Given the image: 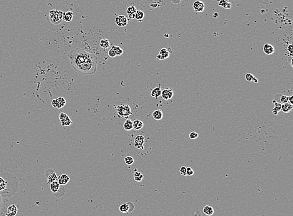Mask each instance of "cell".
Instances as JSON below:
<instances>
[{
    "mask_svg": "<svg viewBox=\"0 0 293 216\" xmlns=\"http://www.w3.org/2000/svg\"><path fill=\"white\" fill-rule=\"evenodd\" d=\"M6 186L7 182L3 177H0V191H4L6 188Z\"/></svg>",
    "mask_w": 293,
    "mask_h": 216,
    "instance_id": "83f0119b",
    "label": "cell"
},
{
    "mask_svg": "<svg viewBox=\"0 0 293 216\" xmlns=\"http://www.w3.org/2000/svg\"><path fill=\"white\" fill-rule=\"evenodd\" d=\"M292 63H293V59H291V66H292V67L293 66Z\"/></svg>",
    "mask_w": 293,
    "mask_h": 216,
    "instance_id": "bcb514c9",
    "label": "cell"
},
{
    "mask_svg": "<svg viewBox=\"0 0 293 216\" xmlns=\"http://www.w3.org/2000/svg\"><path fill=\"white\" fill-rule=\"evenodd\" d=\"M179 1H181V0H179Z\"/></svg>",
    "mask_w": 293,
    "mask_h": 216,
    "instance_id": "7dc6e473",
    "label": "cell"
},
{
    "mask_svg": "<svg viewBox=\"0 0 293 216\" xmlns=\"http://www.w3.org/2000/svg\"><path fill=\"white\" fill-rule=\"evenodd\" d=\"M143 175L141 172L136 171L134 173V179L135 181L136 182H141L143 179Z\"/></svg>",
    "mask_w": 293,
    "mask_h": 216,
    "instance_id": "4316f807",
    "label": "cell"
},
{
    "mask_svg": "<svg viewBox=\"0 0 293 216\" xmlns=\"http://www.w3.org/2000/svg\"><path fill=\"white\" fill-rule=\"evenodd\" d=\"M111 49L115 51L116 56H121L123 53V50L120 47H119V46H112L111 47Z\"/></svg>",
    "mask_w": 293,
    "mask_h": 216,
    "instance_id": "484cf974",
    "label": "cell"
},
{
    "mask_svg": "<svg viewBox=\"0 0 293 216\" xmlns=\"http://www.w3.org/2000/svg\"><path fill=\"white\" fill-rule=\"evenodd\" d=\"M252 81H253V83H258V78H256L255 76H254L253 79H252Z\"/></svg>",
    "mask_w": 293,
    "mask_h": 216,
    "instance_id": "ee69618b",
    "label": "cell"
},
{
    "mask_svg": "<svg viewBox=\"0 0 293 216\" xmlns=\"http://www.w3.org/2000/svg\"><path fill=\"white\" fill-rule=\"evenodd\" d=\"M161 89L160 87H156L154 88L151 92V96L155 98H158V97L161 95Z\"/></svg>",
    "mask_w": 293,
    "mask_h": 216,
    "instance_id": "ac0fdd59",
    "label": "cell"
},
{
    "mask_svg": "<svg viewBox=\"0 0 293 216\" xmlns=\"http://www.w3.org/2000/svg\"><path fill=\"white\" fill-rule=\"evenodd\" d=\"M45 176L46 178H47L48 184H50L51 182L57 181L58 177L56 176V174L55 173L54 171L53 170V169H48V170H46V171L45 172Z\"/></svg>",
    "mask_w": 293,
    "mask_h": 216,
    "instance_id": "8992f818",
    "label": "cell"
},
{
    "mask_svg": "<svg viewBox=\"0 0 293 216\" xmlns=\"http://www.w3.org/2000/svg\"><path fill=\"white\" fill-rule=\"evenodd\" d=\"M186 174L187 176H192L194 174V171L191 167H186Z\"/></svg>",
    "mask_w": 293,
    "mask_h": 216,
    "instance_id": "8d00e7d4",
    "label": "cell"
},
{
    "mask_svg": "<svg viewBox=\"0 0 293 216\" xmlns=\"http://www.w3.org/2000/svg\"><path fill=\"white\" fill-rule=\"evenodd\" d=\"M293 109V106L292 104H290L289 102H286V103L282 104L281 106V111L283 112L284 113H287L291 110Z\"/></svg>",
    "mask_w": 293,
    "mask_h": 216,
    "instance_id": "e0dca14e",
    "label": "cell"
},
{
    "mask_svg": "<svg viewBox=\"0 0 293 216\" xmlns=\"http://www.w3.org/2000/svg\"><path fill=\"white\" fill-rule=\"evenodd\" d=\"M51 105H52L53 107L59 109V105L57 99H53L52 101H51Z\"/></svg>",
    "mask_w": 293,
    "mask_h": 216,
    "instance_id": "74e56055",
    "label": "cell"
},
{
    "mask_svg": "<svg viewBox=\"0 0 293 216\" xmlns=\"http://www.w3.org/2000/svg\"><path fill=\"white\" fill-rule=\"evenodd\" d=\"M292 99H293V96H292L288 97V102H289V103H290V104H293Z\"/></svg>",
    "mask_w": 293,
    "mask_h": 216,
    "instance_id": "7bdbcfd3",
    "label": "cell"
},
{
    "mask_svg": "<svg viewBox=\"0 0 293 216\" xmlns=\"http://www.w3.org/2000/svg\"><path fill=\"white\" fill-rule=\"evenodd\" d=\"M135 209V205L131 202H128L121 204L120 206V210L122 213L131 212Z\"/></svg>",
    "mask_w": 293,
    "mask_h": 216,
    "instance_id": "277c9868",
    "label": "cell"
},
{
    "mask_svg": "<svg viewBox=\"0 0 293 216\" xmlns=\"http://www.w3.org/2000/svg\"><path fill=\"white\" fill-rule=\"evenodd\" d=\"M169 53L168 49L166 48H162L160 51H159V54L157 56L156 59L158 60H163L164 59L168 58L169 56Z\"/></svg>",
    "mask_w": 293,
    "mask_h": 216,
    "instance_id": "8fae6325",
    "label": "cell"
},
{
    "mask_svg": "<svg viewBox=\"0 0 293 216\" xmlns=\"http://www.w3.org/2000/svg\"><path fill=\"white\" fill-rule=\"evenodd\" d=\"M116 24L121 27H124L128 24V19L124 15H119L115 19Z\"/></svg>",
    "mask_w": 293,
    "mask_h": 216,
    "instance_id": "ba28073f",
    "label": "cell"
},
{
    "mask_svg": "<svg viewBox=\"0 0 293 216\" xmlns=\"http://www.w3.org/2000/svg\"><path fill=\"white\" fill-rule=\"evenodd\" d=\"M292 49H293V46L292 44H291L288 46V48H287V50H288V51L289 52L291 56H292Z\"/></svg>",
    "mask_w": 293,
    "mask_h": 216,
    "instance_id": "b9f144b4",
    "label": "cell"
},
{
    "mask_svg": "<svg viewBox=\"0 0 293 216\" xmlns=\"http://www.w3.org/2000/svg\"><path fill=\"white\" fill-rule=\"evenodd\" d=\"M8 207V200L0 195V216H5Z\"/></svg>",
    "mask_w": 293,
    "mask_h": 216,
    "instance_id": "5b68a950",
    "label": "cell"
},
{
    "mask_svg": "<svg viewBox=\"0 0 293 216\" xmlns=\"http://www.w3.org/2000/svg\"><path fill=\"white\" fill-rule=\"evenodd\" d=\"M70 64L77 73L82 74H95L97 59L95 54L81 48H75L68 54Z\"/></svg>",
    "mask_w": 293,
    "mask_h": 216,
    "instance_id": "6da1fadb",
    "label": "cell"
},
{
    "mask_svg": "<svg viewBox=\"0 0 293 216\" xmlns=\"http://www.w3.org/2000/svg\"><path fill=\"white\" fill-rule=\"evenodd\" d=\"M61 124L63 127L69 126L72 124V121L71 120L69 117L68 116L67 117H65L64 119L61 120Z\"/></svg>",
    "mask_w": 293,
    "mask_h": 216,
    "instance_id": "cb8c5ba5",
    "label": "cell"
},
{
    "mask_svg": "<svg viewBox=\"0 0 293 216\" xmlns=\"http://www.w3.org/2000/svg\"><path fill=\"white\" fill-rule=\"evenodd\" d=\"M253 77H254L253 74L248 73H246V74L245 76V78H246V80L247 81L251 82V81H252V79H253Z\"/></svg>",
    "mask_w": 293,
    "mask_h": 216,
    "instance_id": "d6a6232c",
    "label": "cell"
},
{
    "mask_svg": "<svg viewBox=\"0 0 293 216\" xmlns=\"http://www.w3.org/2000/svg\"><path fill=\"white\" fill-rule=\"evenodd\" d=\"M18 208L14 204H11L8 207L5 216H15L16 215Z\"/></svg>",
    "mask_w": 293,
    "mask_h": 216,
    "instance_id": "30bf717a",
    "label": "cell"
},
{
    "mask_svg": "<svg viewBox=\"0 0 293 216\" xmlns=\"http://www.w3.org/2000/svg\"><path fill=\"white\" fill-rule=\"evenodd\" d=\"M163 112L160 109L155 110L153 112V117L155 120L159 121L161 120L163 118Z\"/></svg>",
    "mask_w": 293,
    "mask_h": 216,
    "instance_id": "d6986e66",
    "label": "cell"
},
{
    "mask_svg": "<svg viewBox=\"0 0 293 216\" xmlns=\"http://www.w3.org/2000/svg\"><path fill=\"white\" fill-rule=\"evenodd\" d=\"M69 180H70V178L68 176V175L62 174L58 177L57 181L58 182V183L60 185H61V186H63V185L67 184L69 182Z\"/></svg>",
    "mask_w": 293,
    "mask_h": 216,
    "instance_id": "4fadbf2b",
    "label": "cell"
},
{
    "mask_svg": "<svg viewBox=\"0 0 293 216\" xmlns=\"http://www.w3.org/2000/svg\"><path fill=\"white\" fill-rule=\"evenodd\" d=\"M145 143V137L142 135H138L135 139V146L138 149H143Z\"/></svg>",
    "mask_w": 293,
    "mask_h": 216,
    "instance_id": "52a82bcc",
    "label": "cell"
},
{
    "mask_svg": "<svg viewBox=\"0 0 293 216\" xmlns=\"http://www.w3.org/2000/svg\"><path fill=\"white\" fill-rule=\"evenodd\" d=\"M125 162L127 165H132L134 163V159L131 156H127L125 158Z\"/></svg>",
    "mask_w": 293,
    "mask_h": 216,
    "instance_id": "4dcf8cb0",
    "label": "cell"
},
{
    "mask_svg": "<svg viewBox=\"0 0 293 216\" xmlns=\"http://www.w3.org/2000/svg\"><path fill=\"white\" fill-rule=\"evenodd\" d=\"M286 114H288V116H286L287 117V118L289 120H292V118H293V116H292V110H291V111H289V112H287V113H286Z\"/></svg>",
    "mask_w": 293,
    "mask_h": 216,
    "instance_id": "60d3db41",
    "label": "cell"
},
{
    "mask_svg": "<svg viewBox=\"0 0 293 216\" xmlns=\"http://www.w3.org/2000/svg\"><path fill=\"white\" fill-rule=\"evenodd\" d=\"M272 113H273V114H275V115H277V113H278V111H277L276 109H275L274 108H273V109H272Z\"/></svg>",
    "mask_w": 293,
    "mask_h": 216,
    "instance_id": "f6af8a7d",
    "label": "cell"
},
{
    "mask_svg": "<svg viewBox=\"0 0 293 216\" xmlns=\"http://www.w3.org/2000/svg\"><path fill=\"white\" fill-rule=\"evenodd\" d=\"M198 136H199L198 134L196 132H191L189 134V138L191 139H195L198 137Z\"/></svg>",
    "mask_w": 293,
    "mask_h": 216,
    "instance_id": "836d02e7",
    "label": "cell"
},
{
    "mask_svg": "<svg viewBox=\"0 0 293 216\" xmlns=\"http://www.w3.org/2000/svg\"><path fill=\"white\" fill-rule=\"evenodd\" d=\"M144 17H145V13H144V12L141 11V10H137L135 14V19H136L139 21H141Z\"/></svg>",
    "mask_w": 293,
    "mask_h": 216,
    "instance_id": "d4e9b609",
    "label": "cell"
},
{
    "mask_svg": "<svg viewBox=\"0 0 293 216\" xmlns=\"http://www.w3.org/2000/svg\"><path fill=\"white\" fill-rule=\"evenodd\" d=\"M144 126V123L140 120H135L133 122V129L135 131L141 129Z\"/></svg>",
    "mask_w": 293,
    "mask_h": 216,
    "instance_id": "9a60e30c",
    "label": "cell"
},
{
    "mask_svg": "<svg viewBox=\"0 0 293 216\" xmlns=\"http://www.w3.org/2000/svg\"><path fill=\"white\" fill-rule=\"evenodd\" d=\"M67 116H68V115L66 114H65V113H64V112H61V113H60V114L59 115V119H60V121H61V120H62V119H64V118H65V117H66Z\"/></svg>",
    "mask_w": 293,
    "mask_h": 216,
    "instance_id": "ab89813d",
    "label": "cell"
},
{
    "mask_svg": "<svg viewBox=\"0 0 293 216\" xmlns=\"http://www.w3.org/2000/svg\"><path fill=\"white\" fill-rule=\"evenodd\" d=\"M100 46L102 48H103V49L109 48L110 46V41L107 39H105V38L102 39H101L100 42Z\"/></svg>",
    "mask_w": 293,
    "mask_h": 216,
    "instance_id": "44dd1931",
    "label": "cell"
},
{
    "mask_svg": "<svg viewBox=\"0 0 293 216\" xmlns=\"http://www.w3.org/2000/svg\"><path fill=\"white\" fill-rule=\"evenodd\" d=\"M193 9L196 12H202L204 9V4L201 1H196L193 3Z\"/></svg>",
    "mask_w": 293,
    "mask_h": 216,
    "instance_id": "7c38bea8",
    "label": "cell"
},
{
    "mask_svg": "<svg viewBox=\"0 0 293 216\" xmlns=\"http://www.w3.org/2000/svg\"><path fill=\"white\" fill-rule=\"evenodd\" d=\"M179 172H180V174L181 175H183V176H187V174H186V167H185V166H183L180 168V169H179Z\"/></svg>",
    "mask_w": 293,
    "mask_h": 216,
    "instance_id": "d590c367",
    "label": "cell"
},
{
    "mask_svg": "<svg viewBox=\"0 0 293 216\" xmlns=\"http://www.w3.org/2000/svg\"><path fill=\"white\" fill-rule=\"evenodd\" d=\"M263 51L266 54L270 55L272 54V53H274V48L273 47V46H272L270 44L266 43L263 46Z\"/></svg>",
    "mask_w": 293,
    "mask_h": 216,
    "instance_id": "5bb4252c",
    "label": "cell"
},
{
    "mask_svg": "<svg viewBox=\"0 0 293 216\" xmlns=\"http://www.w3.org/2000/svg\"><path fill=\"white\" fill-rule=\"evenodd\" d=\"M123 127L125 131H131L133 129V121L129 119H126L123 124Z\"/></svg>",
    "mask_w": 293,
    "mask_h": 216,
    "instance_id": "7402d4cb",
    "label": "cell"
},
{
    "mask_svg": "<svg viewBox=\"0 0 293 216\" xmlns=\"http://www.w3.org/2000/svg\"><path fill=\"white\" fill-rule=\"evenodd\" d=\"M108 55L110 58H115V56H116V53L114 51H113L111 48L108 51Z\"/></svg>",
    "mask_w": 293,
    "mask_h": 216,
    "instance_id": "f35d334b",
    "label": "cell"
},
{
    "mask_svg": "<svg viewBox=\"0 0 293 216\" xmlns=\"http://www.w3.org/2000/svg\"><path fill=\"white\" fill-rule=\"evenodd\" d=\"M174 92L172 89L166 87L165 89L161 91V96L164 100H168L171 99L173 96Z\"/></svg>",
    "mask_w": 293,
    "mask_h": 216,
    "instance_id": "9c48e42d",
    "label": "cell"
},
{
    "mask_svg": "<svg viewBox=\"0 0 293 216\" xmlns=\"http://www.w3.org/2000/svg\"><path fill=\"white\" fill-rule=\"evenodd\" d=\"M56 99H57L58 102L59 109H60V108H61V107H64L66 105V100H65V99L64 98V97H59L58 98H57Z\"/></svg>",
    "mask_w": 293,
    "mask_h": 216,
    "instance_id": "f1b7e54d",
    "label": "cell"
},
{
    "mask_svg": "<svg viewBox=\"0 0 293 216\" xmlns=\"http://www.w3.org/2000/svg\"><path fill=\"white\" fill-rule=\"evenodd\" d=\"M64 12L53 9L49 11V20L54 24H58L63 20Z\"/></svg>",
    "mask_w": 293,
    "mask_h": 216,
    "instance_id": "7a4b0ae2",
    "label": "cell"
},
{
    "mask_svg": "<svg viewBox=\"0 0 293 216\" xmlns=\"http://www.w3.org/2000/svg\"><path fill=\"white\" fill-rule=\"evenodd\" d=\"M61 185L58 183L57 181H55L50 184V189L54 194L58 192L60 189Z\"/></svg>",
    "mask_w": 293,
    "mask_h": 216,
    "instance_id": "2e32d148",
    "label": "cell"
},
{
    "mask_svg": "<svg viewBox=\"0 0 293 216\" xmlns=\"http://www.w3.org/2000/svg\"><path fill=\"white\" fill-rule=\"evenodd\" d=\"M116 109L117 114L123 117H128L132 114V111L129 105L127 104H121L116 107Z\"/></svg>",
    "mask_w": 293,
    "mask_h": 216,
    "instance_id": "3957f363",
    "label": "cell"
},
{
    "mask_svg": "<svg viewBox=\"0 0 293 216\" xmlns=\"http://www.w3.org/2000/svg\"><path fill=\"white\" fill-rule=\"evenodd\" d=\"M286 102H288V96L281 94L279 98V103L282 104L286 103Z\"/></svg>",
    "mask_w": 293,
    "mask_h": 216,
    "instance_id": "1f68e13d",
    "label": "cell"
},
{
    "mask_svg": "<svg viewBox=\"0 0 293 216\" xmlns=\"http://www.w3.org/2000/svg\"><path fill=\"white\" fill-rule=\"evenodd\" d=\"M136 8L135 6H130L128 7L127 8V10H126V13L128 14H136Z\"/></svg>",
    "mask_w": 293,
    "mask_h": 216,
    "instance_id": "f546056e",
    "label": "cell"
},
{
    "mask_svg": "<svg viewBox=\"0 0 293 216\" xmlns=\"http://www.w3.org/2000/svg\"><path fill=\"white\" fill-rule=\"evenodd\" d=\"M274 109H276L277 111L279 112L281 111V106L282 104L281 103H279V102H274Z\"/></svg>",
    "mask_w": 293,
    "mask_h": 216,
    "instance_id": "e575fe53",
    "label": "cell"
},
{
    "mask_svg": "<svg viewBox=\"0 0 293 216\" xmlns=\"http://www.w3.org/2000/svg\"><path fill=\"white\" fill-rule=\"evenodd\" d=\"M203 212L207 215H212L214 214V209L209 205H206L203 209Z\"/></svg>",
    "mask_w": 293,
    "mask_h": 216,
    "instance_id": "ffe728a7",
    "label": "cell"
},
{
    "mask_svg": "<svg viewBox=\"0 0 293 216\" xmlns=\"http://www.w3.org/2000/svg\"><path fill=\"white\" fill-rule=\"evenodd\" d=\"M73 18V13L72 11H68L66 13H64L63 14V20L65 21L69 22L71 21Z\"/></svg>",
    "mask_w": 293,
    "mask_h": 216,
    "instance_id": "603a6c76",
    "label": "cell"
}]
</instances>
